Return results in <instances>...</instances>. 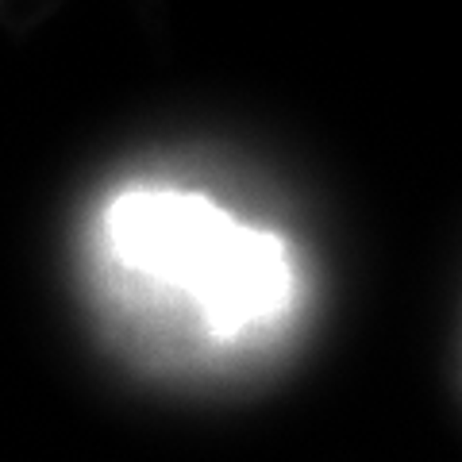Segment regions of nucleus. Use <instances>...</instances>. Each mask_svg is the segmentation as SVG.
<instances>
[{"instance_id": "obj_1", "label": "nucleus", "mask_w": 462, "mask_h": 462, "mask_svg": "<svg viewBox=\"0 0 462 462\" xmlns=\"http://www.w3.org/2000/svg\"><path fill=\"white\" fill-rule=\"evenodd\" d=\"M100 239L127 282L178 300L220 343L258 336L293 309L297 266L289 243L205 193L132 185L105 205Z\"/></svg>"}]
</instances>
